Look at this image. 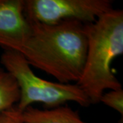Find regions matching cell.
<instances>
[{
  "mask_svg": "<svg viewBox=\"0 0 123 123\" xmlns=\"http://www.w3.org/2000/svg\"><path fill=\"white\" fill-rule=\"evenodd\" d=\"M20 96L17 80L7 70L0 68V113L17 105Z\"/></svg>",
  "mask_w": 123,
  "mask_h": 123,
  "instance_id": "52a82bcc",
  "label": "cell"
},
{
  "mask_svg": "<svg viewBox=\"0 0 123 123\" xmlns=\"http://www.w3.org/2000/svg\"><path fill=\"white\" fill-rule=\"evenodd\" d=\"M30 24V32L20 51L29 64L51 75L59 83H77L87 53L86 24L75 20Z\"/></svg>",
  "mask_w": 123,
  "mask_h": 123,
  "instance_id": "6da1fadb",
  "label": "cell"
},
{
  "mask_svg": "<svg viewBox=\"0 0 123 123\" xmlns=\"http://www.w3.org/2000/svg\"><path fill=\"white\" fill-rule=\"evenodd\" d=\"M23 123H86L68 106L39 110L29 106L22 111Z\"/></svg>",
  "mask_w": 123,
  "mask_h": 123,
  "instance_id": "8992f818",
  "label": "cell"
},
{
  "mask_svg": "<svg viewBox=\"0 0 123 123\" xmlns=\"http://www.w3.org/2000/svg\"><path fill=\"white\" fill-rule=\"evenodd\" d=\"M24 0H0V47L20 52L30 30Z\"/></svg>",
  "mask_w": 123,
  "mask_h": 123,
  "instance_id": "5b68a950",
  "label": "cell"
},
{
  "mask_svg": "<svg viewBox=\"0 0 123 123\" xmlns=\"http://www.w3.org/2000/svg\"><path fill=\"white\" fill-rule=\"evenodd\" d=\"M100 102L116 110L122 116H123V90L122 88L104 93L101 97Z\"/></svg>",
  "mask_w": 123,
  "mask_h": 123,
  "instance_id": "ba28073f",
  "label": "cell"
},
{
  "mask_svg": "<svg viewBox=\"0 0 123 123\" xmlns=\"http://www.w3.org/2000/svg\"><path fill=\"white\" fill-rule=\"evenodd\" d=\"M86 27L87 53L82 73L76 84L92 105L100 102L107 90L122 88L111 70V64L123 53V10L113 8Z\"/></svg>",
  "mask_w": 123,
  "mask_h": 123,
  "instance_id": "7a4b0ae2",
  "label": "cell"
},
{
  "mask_svg": "<svg viewBox=\"0 0 123 123\" xmlns=\"http://www.w3.org/2000/svg\"><path fill=\"white\" fill-rule=\"evenodd\" d=\"M0 123H23L22 111L15 105L0 113Z\"/></svg>",
  "mask_w": 123,
  "mask_h": 123,
  "instance_id": "9c48e42d",
  "label": "cell"
},
{
  "mask_svg": "<svg viewBox=\"0 0 123 123\" xmlns=\"http://www.w3.org/2000/svg\"><path fill=\"white\" fill-rule=\"evenodd\" d=\"M1 63L17 81L21 96L16 106L21 111L36 103H42L49 109L62 106L68 101L84 107L91 105L88 97L77 84L52 82L38 77L18 51L4 50Z\"/></svg>",
  "mask_w": 123,
  "mask_h": 123,
  "instance_id": "3957f363",
  "label": "cell"
},
{
  "mask_svg": "<svg viewBox=\"0 0 123 123\" xmlns=\"http://www.w3.org/2000/svg\"><path fill=\"white\" fill-rule=\"evenodd\" d=\"M113 8L111 0H25L23 11L30 23L55 24L75 20L88 24Z\"/></svg>",
  "mask_w": 123,
  "mask_h": 123,
  "instance_id": "277c9868",
  "label": "cell"
}]
</instances>
